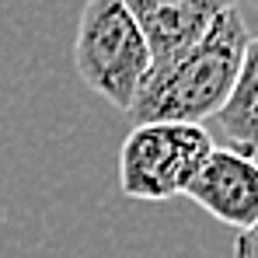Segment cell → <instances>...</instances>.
Wrapping results in <instances>:
<instances>
[{"label": "cell", "mask_w": 258, "mask_h": 258, "mask_svg": "<svg viewBox=\"0 0 258 258\" xmlns=\"http://www.w3.org/2000/svg\"><path fill=\"white\" fill-rule=\"evenodd\" d=\"M213 150L203 122H136L119 150V188L129 199L161 203L185 192Z\"/></svg>", "instance_id": "obj_3"}, {"label": "cell", "mask_w": 258, "mask_h": 258, "mask_svg": "<svg viewBox=\"0 0 258 258\" xmlns=\"http://www.w3.org/2000/svg\"><path fill=\"white\" fill-rule=\"evenodd\" d=\"M234 258H258V223L237 234V241H234Z\"/></svg>", "instance_id": "obj_7"}, {"label": "cell", "mask_w": 258, "mask_h": 258, "mask_svg": "<svg viewBox=\"0 0 258 258\" xmlns=\"http://www.w3.org/2000/svg\"><path fill=\"white\" fill-rule=\"evenodd\" d=\"M129 11L147 39L150 67H157L178 56L181 49H188L192 42H199L203 32L210 28V21L223 7H216L210 0H157V4H140Z\"/></svg>", "instance_id": "obj_5"}, {"label": "cell", "mask_w": 258, "mask_h": 258, "mask_svg": "<svg viewBox=\"0 0 258 258\" xmlns=\"http://www.w3.org/2000/svg\"><path fill=\"white\" fill-rule=\"evenodd\" d=\"M181 196H188L220 223L248 230L258 223V161L230 147H213Z\"/></svg>", "instance_id": "obj_4"}, {"label": "cell", "mask_w": 258, "mask_h": 258, "mask_svg": "<svg viewBox=\"0 0 258 258\" xmlns=\"http://www.w3.org/2000/svg\"><path fill=\"white\" fill-rule=\"evenodd\" d=\"M241 4H248L251 11H258V0H241Z\"/></svg>", "instance_id": "obj_9"}, {"label": "cell", "mask_w": 258, "mask_h": 258, "mask_svg": "<svg viewBox=\"0 0 258 258\" xmlns=\"http://www.w3.org/2000/svg\"><path fill=\"white\" fill-rule=\"evenodd\" d=\"M129 7H140V4H157V0H126ZM210 4H216V7H230V4H237V0H210Z\"/></svg>", "instance_id": "obj_8"}, {"label": "cell", "mask_w": 258, "mask_h": 258, "mask_svg": "<svg viewBox=\"0 0 258 258\" xmlns=\"http://www.w3.org/2000/svg\"><path fill=\"white\" fill-rule=\"evenodd\" d=\"M74 67L98 98L129 112L150 70V49L126 0H87L81 11Z\"/></svg>", "instance_id": "obj_2"}, {"label": "cell", "mask_w": 258, "mask_h": 258, "mask_svg": "<svg viewBox=\"0 0 258 258\" xmlns=\"http://www.w3.org/2000/svg\"><path fill=\"white\" fill-rule=\"evenodd\" d=\"M216 119H220V129H223L230 150L258 161V35L248 39L244 45L241 70L234 77L227 101L220 105Z\"/></svg>", "instance_id": "obj_6"}, {"label": "cell", "mask_w": 258, "mask_h": 258, "mask_svg": "<svg viewBox=\"0 0 258 258\" xmlns=\"http://www.w3.org/2000/svg\"><path fill=\"white\" fill-rule=\"evenodd\" d=\"M248 45L241 7H223L199 42L147 70L129 105L133 122H203L220 112Z\"/></svg>", "instance_id": "obj_1"}]
</instances>
